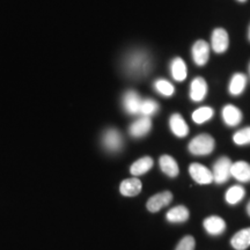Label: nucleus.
I'll return each instance as SVG.
<instances>
[{
	"mask_svg": "<svg viewBox=\"0 0 250 250\" xmlns=\"http://www.w3.org/2000/svg\"><path fill=\"white\" fill-rule=\"evenodd\" d=\"M214 149V139L210 134H199L189 144V151L193 155H208Z\"/></svg>",
	"mask_w": 250,
	"mask_h": 250,
	"instance_id": "f257e3e1",
	"label": "nucleus"
},
{
	"mask_svg": "<svg viewBox=\"0 0 250 250\" xmlns=\"http://www.w3.org/2000/svg\"><path fill=\"white\" fill-rule=\"evenodd\" d=\"M232 161L227 158V156H223V158L218 159L215 161V164L213 166V181L215 183L221 184L227 182L228 179L232 176Z\"/></svg>",
	"mask_w": 250,
	"mask_h": 250,
	"instance_id": "f03ea898",
	"label": "nucleus"
},
{
	"mask_svg": "<svg viewBox=\"0 0 250 250\" xmlns=\"http://www.w3.org/2000/svg\"><path fill=\"white\" fill-rule=\"evenodd\" d=\"M190 176L198 184H210L213 182V174L208 167L201 164H191L189 167Z\"/></svg>",
	"mask_w": 250,
	"mask_h": 250,
	"instance_id": "7ed1b4c3",
	"label": "nucleus"
},
{
	"mask_svg": "<svg viewBox=\"0 0 250 250\" xmlns=\"http://www.w3.org/2000/svg\"><path fill=\"white\" fill-rule=\"evenodd\" d=\"M148 58L145 54H134V56L127 61V67L133 74H145L148 70Z\"/></svg>",
	"mask_w": 250,
	"mask_h": 250,
	"instance_id": "20e7f679",
	"label": "nucleus"
},
{
	"mask_svg": "<svg viewBox=\"0 0 250 250\" xmlns=\"http://www.w3.org/2000/svg\"><path fill=\"white\" fill-rule=\"evenodd\" d=\"M210 57V45L205 41H197L192 46V58L193 62L199 66L205 65Z\"/></svg>",
	"mask_w": 250,
	"mask_h": 250,
	"instance_id": "39448f33",
	"label": "nucleus"
},
{
	"mask_svg": "<svg viewBox=\"0 0 250 250\" xmlns=\"http://www.w3.org/2000/svg\"><path fill=\"white\" fill-rule=\"evenodd\" d=\"M229 40H228L227 31L223 28H217L212 33V49L217 54H224L228 49Z\"/></svg>",
	"mask_w": 250,
	"mask_h": 250,
	"instance_id": "423d86ee",
	"label": "nucleus"
},
{
	"mask_svg": "<svg viewBox=\"0 0 250 250\" xmlns=\"http://www.w3.org/2000/svg\"><path fill=\"white\" fill-rule=\"evenodd\" d=\"M171 199H173V195H171L170 191L156 193V195L152 196L151 198L148 199L146 206H147V210L149 212H153V213H154V212L160 211L162 208H165V206L169 204Z\"/></svg>",
	"mask_w": 250,
	"mask_h": 250,
	"instance_id": "0eeeda50",
	"label": "nucleus"
},
{
	"mask_svg": "<svg viewBox=\"0 0 250 250\" xmlns=\"http://www.w3.org/2000/svg\"><path fill=\"white\" fill-rule=\"evenodd\" d=\"M208 94V83L203 78L198 77L192 80L191 87H190V98L192 101L201 102L205 99Z\"/></svg>",
	"mask_w": 250,
	"mask_h": 250,
	"instance_id": "6e6552de",
	"label": "nucleus"
},
{
	"mask_svg": "<svg viewBox=\"0 0 250 250\" xmlns=\"http://www.w3.org/2000/svg\"><path fill=\"white\" fill-rule=\"evenodd\" d=\"M223 118L228 126H236L242 121V112L235 105L227 104L223 109Z\"/></svg>",
	"mask_w": 250,
	"mask_h": 250,
	"instance_id": "1a4fd4ad",
	"label": "nucleus"
},
{
	"mask_svg": "<svg viewBox=\"0 0 250 250\" xmlns=\"http://www.w3.org/2000/svg\"><path fill=\"white\" fill-rule=\"evenodd\" d=\"M232 176L240 182H250V165L246 161H237L232 165Z\"/></svg>",
	"mask_w": 250,
	"mask_h": 250,
	"instance_id": "9d476101",
	"label": "nucleus"
},
{
	"mask_svg": "<svg viewBox=\"0 0 250 250\" xmlns=\"http://www.w3.org/2000/svg\"><path fill=\"white\" fill-rule=\"evenodd\" d=\"M120 191L125 197H133L139 195L140 191H142V182L137 177L124 180L121 183Z\"/></svg>",
	"mask_w": 250,
	"mask_h": 250,
	"instance_id": "9b49d317",
	"label": "nucleus"
},
{
	"mask_svg": "<svg viewBox=\"0 0 250 250\" xmlns=\"http://www.w3.org/2000/svg\"><path fill=\"white\" fill-rule=\"evenodd\" d=\"M203 225H204L206 232L211 235H219V234L224 233L225 228H226V223H225L224 219L217 217V215L206 218Z\"/></svg>",
	"mask_w": 250,
	"mask_h": 250,
	"instance_id": "f8f14e48",
	"label": "nucleus"
},
{
	"mask_svg": "<svg viewBox=\"0 0 250 250\" xmlns=\"http://www.w3.org/2000/svg\"><path fill=\"white\" fill-rule=\"evenodd\" d=\"M169 125L173 133L175 136L180 137V138H183V137L188 136V133H189V126H188L186 121L183 120V117L180 114L171 115Z\"/></svg>",
	"mask_w": 250,
	"mask_h": 250,
	"instance_id": "ddd939ff",
	"label": "nucleus"
},
{
	"mask_svg": "<svg viewBox=\"0 0 250 250\" xmlns=\"http://www.w3.org/2000/svg\"><path fill=\"white\" fill-rule=\"evenodd\" d=\"M103 144L109 151L116 152L122 147V136L117 130L110 129L103 136Z\"/></svg>",
	"mask_w": 250,
	"mask_h": 250,
	"instance_id": "4468645a",
	"label": "nucleus"
},
{
	"mask_svg": "<svg viewBox=\"0 0 250 250\" xmlns=\"http://www.w3.org/2000/svg\"><path fill=\"white\" fill-rule=\"evenodd\" d=\"M152 127V122L149 120V117H142L138 121H136L134 123L130 126V133L131 136L139 138V137H144L145 134L149 132Z\"/></svg>",
	"mask_w": 250,
	"mask_h": 250,
	"instance_id": "2eb2a0df",
	"label": "nucleus"
},
{
	"mask_svg": "<svg viewBox=\"0 0 250 250\" xmlns=\"http://www.w3.org/2000/svg\"><path fill=\"white\" fill-rule=\"evenodd\" d=\"M230 245L235 250H246L250 247V227L239 230L230 240Z\"/></svg>",
	"mask_w": 250,
	"mask_h": 250,
	"instance_id": "dca6fc26",
	"label": "nucleus"
},
{
	"mask_svg": "<svg viewBox=\"0 0 250 250\" xmlns=\"http://www.w3.org/2000/svg\"><path fill=\"white\" fill-rule=\"evenodd\" d=\"M142 99L136 92H127L124 96V107L130 114H138L140 112Z\"/></svg>",
	"mask_w": 250,
	"mask_h": 250,
	"instance_id": "f3484780",
	"label": "nucleus"
},
{
	"mask_svg": "<svg viewBox=\"0 0 250 250\" xmlns=\"http://www.w3.org/2000/svg\"><path fill=\"white\" fill-rule=\"evenodd\" d=\"M159 162H160L161 170L166 175H168L170 177H175L179 175V165H177L175 159L171 158L170 155H162Z\"/></svg>",
	"mask_w": 250,
	"mask_h": 250,
	"instance_id": "a211bd4d",
	"label": "nucleus"
},
{
	"mask_svg": "<svg viewBox=\"0 0 250 250\" xmlns=\"http://www.w3.org/2000/svg\"><path fill=\"white\" fill-rule=\"evenodd\" d=\"M166 218L170 223H184L189 219V210L183 205L176 206V208H173L168 211Z\"/></svg>",
	"mask_w": 250,
	"mask_h": 250,
	"instance_id": "6ab92c4d",
	"label": "nucleus"
},
{
	"mask_svg": "<svg viewBox=\"0 0 250 250\" xmlns=\"http://www.w3.org/2000/svg\"><path fill=\"white\" fill-rule=\"evenodd\" d=\"M152 167L153 159L149 158V156H144V158L139 159L138 161H136L132 166H131L130 171L131 174L134 175V176H139V175L147 173Z\"/></svg>",
	"mask_w": 250,
	"mask_h": 250,
	"instance_id": "aec40b11",
	"label": "nucleus"
},
{
	"mask_svg": "<svg viewBox=\"0 0 250 250\" xmlns=\"http://www.w3.org/2000/svg\"><path fill=\"white\" fill-rule=\"evenodd\" d=\"M171 76L176 81H183L186 80L187 74H188V68L186 62H183L182 58H175L173 62H171Z\"/></svg>",
	"mask_w": 250,
	"mask_h": 250,
	"instance_id": "412c9836",
	"label": "nucleus"
},
{
	"mask_svg": "<svg viewBox=\"0 0 250 250\" xmlns=\"http://www.w3.org/2000/svg\"><path fill=\"white\" fill-rule=\"evenodd\" d=\"M246 85H247V78L245 74L235 73L229 83V93L234 96L240 95V94L245 90Z\"/></svg>",
	"mask_w": 250,
	"mask_h": 250,
	"instance_id": "4be33fe9",
	"label": "nucleus"
},
{
	"mask_svg": "<svg viewBox=\"0 0 250 250\" xmlns=\"http://www.w3.org/2000/svg\"><path fill=\"white\" fill-rule=\"evenodd\" d=\"M246 195L245 189L241 186H234L228 189L226 192V202L230 205H235L241 202Z\"/></svg>",
	"mask_w": 250,
	"mask_h": 250,
	"instance_id": "5701e85b",
	"label": "nucleus"
},
{
	"mask_svg": "<svg viewBox=\"0 0 250 250\" xmlns=\"http://www.w3.org/2000/svg\"><path fill=\"white\" fill-rule=\"evenodd\" d=\"M214 111L213 109L210 107H202L198 108L197 110L193 111L192 114V120L197 124H203L208 120H211L212 116H213Z\"/></svg>",
	"mask_w": 250,
	"mask_h": 250,
	"instance_id": "b1692460",
	"label": "nucleus"
},
{
	"mask_svg": "<svg viewBox=\"0 0 250 250\" xmlns=\"http://www.w3.org/2000/svg\"><path fill=\"white\" fill-rule=\"evenodd\" d=\"M155 89L164 96H171L175 92L174 86L171 85L169 81L165 79H159L155 81Z\"/></svg>",
	"mask_w": 250,
	"mask_h": 250,
	"instance_id": "393cba45",
	"label": "nucleus"
},
{
	"mask_svg": "<svg viewBox=\"0 0 250 250\" xmlns=\"http://www.w3.org/2000/svg\"><path fill=\"white\" fill-rule=\"evenodd\" d=\"M158 109L159 105L155 101H153V100H144V101H142V105H140V114L148 117L156 112Z\"/></svg>",
	"mask_w": 250,
	"mask_h": 250,
	"instance_id": "a878e982",
	"label": "nucleus"
},
{
	"mask_svg": "<svg viewBox=\"0 0 250 250\" xmlns=\"http://www.w3.org/2000/svg\"><path fill=\"white\" fill-rule=\"evenodd\" d=\"M233 140L236 145H248L250 144V127H245L234 133Z\"/></svg>",
	"mask_w": 250,
	"mask_h": 250,
	"instance_id": "bb28decb",
	"label": "nucleus"
},
{
	"mask_svg": "<svg viewBox=\"0 0 250 250\" xmlns=\"http://www.w3.org/2000/svg\"><path fill=\"white\" fill-rule=\"evenodd\" d=\"M196 241L191 235L184 236L176 247V250H195Z\"/></svg>",
	"mask_w": 250,
	"mask_h": 250,
	"instance_id": "cd10ccee",
	"label": "nucleus"
},
{
	"mask_svg": "<svg viewBox=\"0 0 250 250\" xmlns=\"http://www.w3.org/2000/svg\"><path fill=\"white\" fill-rule=\"evenodd\" d=\"M247 212H248V214L250 215V202L248 203V206H247Z\"/></svg>",
	"mask_w": 250,
	"mask_h": 250,
	"instance_id": "c85d7f7f",
	"label": "nucleus"
},
{
	"mask_svg": "<svg viewBox=\"0 0 250 250\" xmlns=\"http://www.w3.org/2000/svg\"><path fill=\"white\" fill-rule=\"evenodd\" d=\"M248 39L250 41V27H249V31H248Z\"/></svg>",
	"mask_w": 250,
	"mask_h": 250,
	"instance_id": "c756f323",
	"label": "nucleus"
},
{
	"mask_svg": "<svg viewBox=\"0 0 250 250\" xmlns=\"http://www.w3.org/2000/svg\"><path fill=\"white\" fill-rule=\"evenodd\" d=\"M237 1H240V2H245V1H247V0H237Z\"/></svg>",
	"mask_w": 250,
	"mask_h": 250,
	"instance_id": "7c9ffc66",
	"label": "nucleus"
},
{
	"mask_svg": "<svg viewBox=\"0 0 250 250\" xmlns=\"http://www.w3.org/2000/svg\"><path fill=\"white\" fill-rule=\"evenodd\" d=\"M249 73H250V65H249Z\"/></svg>",
	"mask_w": 250,
	"mask_h": 250,
	"instance_id": "2f4dec72",
	"label": "nucleus"
}]
</instances>
